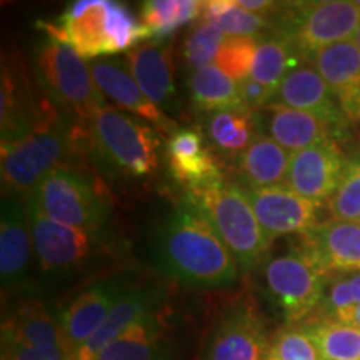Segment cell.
Wrapping results in <instances>:
<instances>
[{
  "label": "cell",
  "instance_id": "4",
  "mask_svg": "<svg viewBox=\"0 0 360 360\" xmlns=\"http://www.w3.org/2000/svg\"><path fill=\"white\" fill-rule=\"evenodd\" d=\"M282 15L274 22L276 32L285 35L297 57L310 60L322 49L355 37L360 7L347 0L283 4Z\"/></svg>",
  "mask_w": 360,
  "mask_h": 360
},
{
  "label": "cell",
  "instance_id": "26",
  "mask_svg": "<svg viewBox=\"0 0 360 360\" xmlns=\"http://www.w3.org/2000/svg\"><path fill=\"white\" fill-rule=\"evenodd\" d=\"M292 154L265 134H257L254 142L238 157V170L249 188L282 186L287 180Z\"/></svg>",
  "mask_w": 360,
  "mask_h": 360
},
{
  "label": "cell",
  "instance_id": "43",
  "mask_svg": "<svg viewBox=\"0 0 360 360\" xmlns=\"http://www.w3.org/2000/svg\"><path fill=\"white\" fill-rule=\"evenodd\" d=\"M262 360H277V359H276V357H274V355H272V354H270V352H269V354H267V355H265V357H264V359H262Z\"/></svg>",
  "mask_w": 360,
  "mask_h": 360
},
{
  "label": "cell",
  "instance_id": "22",
  "mask_svg": "<svg viewBox=\"0 0 360 360\" xmlns=\"http://www.w3.org/2000/svg\"><path fill=\"white\" fill-rule=\"evenodd\" d=\"M125 64L135 82L154 105L164 107L172 103L175 82L170 45L157 42L135 45L125 53Z\"/></svg>",
  "mask_w": 360,
  "mask_h": 360
},
{
  "label": "cell",
  "instance_id": "37",
  "mask_svg": "<svg viewBox=\"0 0 360 360\" xmlns=\"http://www.w3.org/2000/svg\"><path fill=\"white\" fill-rule=\"evenodd\" d=\"M269 352L277 360H322L317 345L302 323L278 330L270 340Z\"/></svg>",
  "mask_w": 360,
  "mask_h": 360
},
{
  "label": "cell",
  "instance_id": "31",
  "mask_svg": "<svg viewBox=\"0 0 360 360\" xmlns=\"http://www.w3.org/2000/svg\"><path fill=\"white\" fill-rule=\"evenodd\" d=\"M300 58L292 47L285 35L274 32L259 42L254 65L250 75L254 80L264 84L265 87L277 90L278 85L295 65L300 64Z\"/></svg>",
  "mask_w": 360,
  "mask_h": 360
},
{
  "label": "cell",
  "instance_id": "41",
  "mask_svg": "<svg viewBox=\"0 0 360 360\" xmlns=\"http://www.w3.org/2000/svg\"><path fill=\"white\" fill-rule=\"evenodd\" d=\"M347 323H350V326H354V327H357L360 330V304L352 310V314L349 315Z\"/></svg>",
  "mask_w": 360,
  "mask_h": 360
},
{
  "label": "cell",
  "instance_id": "25",
  "mask_svg": "<svg viewBox=\"0 0 360 360\" xmlns=\"http://www.w3.org/2000/svg\"><path fill=\"white\" fill-rule=\"evenodd\" d=\"M265 110H267V124H265L267 135L290 154L323 141H334V135L339 134L334 125L309 112L287 109L281 105H269Z\"/></svg>",
  "mask_w": 360,
  "mask_h": 360
},
{
  "label": "cell",
  "instance_id": "42",
  "mask_svg": "<svg viewBox=\"0 0 360 360\" xmlns=\"http://www.w3.org/2000/svg\"><path fill=\"white\" fill-rule=\"evenodd\" d=\"M354 40H355V44H357V47H359V51H360V25H359L357 32H355V37H354Z\"/></svg>",
  "mask_w": 360,
  "mask_h": 360
},
{
  "label": "cell",
  "instance_id": "28",
  "mask_svg": "<svg viewBox=\"0 0 360 360\" xmlns=\"http://www.w3.org/2000/svg\"><path fill=\"white\" fill-rule=\"evenodd\" d=\"M205 130L210 143L225 155L240 157L257 137L254 114L244 107L214 112L207 119Z\"/></svg>",
  "mask_w": 360,
  "mask_h": 360
},
{
  "label": "cell",
  "instance_id": "1",
  "mask_svg": "<svg viewBox=\"0 0 360 360\" xmlns=\"http://www.w3.org/2000/svg\"><path fill=\"white\" fill-rule=\"evenodd\" d=\"M165 276L192 289H219L237 281L240 265L214 227L193 207H179L157 237Z\"/></svg>",
  "mask_w": 360,
  "mask_h": 360
},
{
  "label": "cell",
  "instance_id": "29",
  "mask_svg": "<svg viewBox=\"0 0 360 360\" xmlns=\"http://www.w3.org/2000/svg\"><path fill=\"white\" fill-rule=\"evenodd\" d=\"M192 102L205 112H219L242 107L238 82L224 74L217 65L210 64L195 70L188 79Z\"/></svg>",
  "mask_w": 360,
  "mask_h": 360
},
{
  "label": "cell",
  "instance_id": "18",
  "mask_svg": "<svg viewBox=\"0 0 360 360\" xmlns=\"http://www.w3.org/2000/svg\"><path fill=\"white\" fill-rule=\"evenodd\" d=\"M300 249L327 277L360 272V224L326 220L302 236Z\"/></svg>",
  "mask_w": 360,
  "mask_h": 360
},
{
  "label": "cell",
  "instance_id": "20",
  "mask_svg": "<svg viewBox=\"0 0 360 360\" xmlns=\"http://www.w3.org/2000/svg\"><path fill=\"white\" fill-rule=\"evenodd\" d=\"M350 124L360 122V51L354 39L328 45L310 58Z\"/></svg>",
  "mask_w": 360,
  "mask_h": 360
},
{
  "label": "cell",
  "instance_id": "40",
  "mask_svg": "<svg viewBox=\"0 0 360 360\" xmlns=\"http://www.w3.org/2000/svg\"><path fill=\"white\" fill-rule=\"evenodd\" d=\"M2 360H47L37 350L29 347L24 342L13 339L2 332Z\"/></svg>",
  "mask_w": 360,
  "mask_h": 360
},
{
  "label": "cell",
  "instance_id": "44",
  "mask_svg": "<svg viewBox=\"0 0 360 360\" xmlns=\"http://www.w3.org/2000/svg\"><path fill=\"white\" fill-rule=\"evenodd\" d=\"M357 6H359V7H360V0H357Z\"/></svg>",
  "mask_w": 360,
  "mask_h": 360
},
{
  "label": "cell",
  "instance_id": "39",
  "mask_svg": "<svg viewBox=\"0 0 360 360\" xmlns=\"http://www.w3.org/2000/svg\"><path fill=\"white\" fill-rule=\"evenodd\" d=\"M238 94H240L242 107L255 114V112L272 105L276 90L265 87L264 84L257 82L252 77H247L238 82Z\"/></svg>",
  "mask_w": 360,
  "mask_h": 360
},
{
  "label": "cell",
  "instance_id": "34",
  "mask_svg": "<svg viewBox=\"0 0 360 360\" xmlns=\"http://www.w3.org/2000/svg\"><path fill=\"white\" fill-rule=\"evenodd\" d=\"M360 304V272L335 274L327 278L326 294L317 317L347 323L349 315Z\"/></svg>",
  "mask_w": 360,
  "mask_h": 360
},
{
  "label": "cell",
  "instance_id": "35",
  "mask_svg": "<svg viewBox=\"0 0 360 360\" xmlns=\"http://www.w3.org/2000/svg\"><path fill=\"white\" fill-rule=\"evenodd\" d=\"M225 39L227 35L214 22L200 17L199 20L193 22L186 40H184V60L193 69V72L204 69L215 60Z\"/></svg>",
  "mask_w": 360,
  "mask_h": 360
},
{
  "label": "cell",
  "instance_id": "16",
  "mask_svg": "<svg viewBox=\"0 0 360 360\" xmlns=\"http://www.w3.org/2000/svg\"><path fill=\"white\" fill-rule=\"evenodd\" d=\"M34 254L27 199L4 195L0 222V276L4 289H20L30 274Z\"/></svg>",
  "mask_w": 360,
  "mask_h": 360
},
{
  "label": "cell",
  "instance_id": "2",
  "mask_svg": "<svg viewBox=\"0 0 360 360\" xmlns=\"http://www.w3.org/2000/svg\"><path fill=\"white\" fill-rule=\"evenodd\" d=\"M188 204L212 225L242 270H254L265 262L272 240L260 227L245 191L222 177L188 188Z\"/></svg>",
  "mask_w": 360,
  "mask_h": 360
},
{
  "label": "cell",
  "instance_id": "12",
  "mask_svg": "<svg viewBox=\"0 0 360 360\" xmlns=\"http://www.w3.org/2000/svg\"><path fill=\"white\" fill-rule=\"evenodd\" d=\"M247 199L260 227L270 240L285 236H305L321 224V204L305 199L287 186L269 188H247Z\"/></svg>",
  "mask_w": 360,
  "mask_h": 360
},
{
  "label": "cell",
  "instance_id": "24",
  "mask_svg": "<svg viewBox=\"0 0 360 360\" xmlns=\"http://www.w3.org/2000/svg\"><path fill=\"white\" fill-rule=\"evenodd\" d=\"M170 174L177 182L193 188L222 179L217 162L204 137L193 129H179L167 142Z\"/></svg>",
  "mask_w": 360,
  "mask_h": 360
},
{
  "label": "cell",
  "instance_id": "38",
  "mask_svg": "<svg viewBox=\"0 0 360 360\" xmlns=\"http://www.w3.org/2000/svg\"><path fill=\"white\" fill-rule=\"evenodd\" d=\"M332 219L360 224V162L350 164L344 179L327 200Z\"/></svg>",
  "mask_w": 360,
  "mask_h": 360
},
{
  "label": "cell",
  "instance_id": "36",
  "mask_svg": "<svg viewBox=\"0 0 360 360\" xmlns=\"http://www.w3.org/2000/svg\"><path fill=\"white\" fill-rule=\"evenodd\" d=\"M257 47L259 42L255 37H227L215 57L214 65L236 82H240L250 75Z\"/></svg>",
  "mask_w": 360,
  "mask_h": 360
},
{
  "label": "cell",
  "instance_id": "5",
  "mask_svg": "<svg viewBox=\"0 0 360 360\" xmlns=\"http://www.w3.org/2000/svg\"><path fill=\"white\" fill-rule=\"evenodd\" d=\"M90 135L98 154L112 169L129 177H143L159 167V139L141 117L105 105L90 120Z\"/></svg>",
  "mask_w": 360,
  "mask_h": 360
},
{
  "label": "cell",
  "instance_id": "23",
  "mask_svg": "<svg viewBox=\"0 0 360 360\" xmlns=\"http://www.w3.org/2000/svg\"><path fill=\"white\" fill-rule=\"evenodd\" d=\"M160 304V297L154 287H135L129 289L114 305L110 314L98 327V330L90 337V340L79 350L74 360H97L107 345L117 337L124 334L135 322L142 321L147 315L155 314Z\"/></svg>",
  "mask_w": 360,
  "mask_h": 360
},
{
  "label": "cell",
  "instance_id": "27",
  "mask_svg": "<svg viewBox=\"0 0 360 360\" xmlns=\"http://www.w3.org/2000/svg\"><path fill=\"white\" fill-rule=\"evenodd\" d=\"M169 355L164 323L155 312L129 327L102 350L97 360H169Z\"/></svg>",
  "mask_w": 360,
  "mask_h": 360
},
{
  "label": "cell",
  "instance_id": "10",
  "mask_svg": "<svg viewBox=\"0 0 360 360\" xmlns=\"http://www.w3.org/2000/svg\"><path fill=\"white\" fill-rule=\"evenodd\" d=\"M34 254L39 269L49 276H67L84 267L97 254V232L80 231L45 217L32 200L27 199Z\"/></svg>",
  "mask_w": 360,
  "mask_h": 360
},
{
  "label": "cell",
  "instance_id": "13",
  "mask_svg": "<svg viewBox=\"0 0 360 360\" xmlns=\"http://www.w3.org/2000/svg\"><path fill=\"white\" fill-rule=\"evenodd\" d=\"M349 165L335 141H323L292 154L285 184L299 195L322 204L339 187Z\"/></svg>",
  "mask_w": 360,
  "mask_h": 360
},
{
  "label": "cell",
  "instance_id": "7",
  "mask_svg": "<svg viewBox=\"0 0 360 360\" xmlns=\"http://www.w3.org/2000/svg\"><path fill=\"white\" fill-rule=\"evenodd\" d=\"M35 69L51 97L82 120L94 119L105 96L97 87L85 62L70 45L49 37L35 51Z\"/></svg>",
  "mask_w": 360,
  "mask_h": 360
},
{
  "label": "cell",
  "instance_id": "11",
  "mask_svg": "<svg viewBox=\"0 0 360 360\" xmlns=\"http://www.w3.org/2000/svg\"><path fill=\"white\" fill-rule=\"evenodd\" d=\"M127 290L115 278L101 281L75 295V299L56 315L67 359H75Z\"/></svg>",
  "mask_w": 360,
  "mask_h": 360
},
{
  "label": "cell",
  "instance_id": "32",
  "mask_svg": "<svg viewBox=\"0 0 360 360\" xmlns=\"http://www.w3.org/2000/svg\"><path fill=\"white\" fill-rule=\"evenodd\" d=\"M199 0H148L142 4V25L150 37H167L179 27L202 17Z\"/></svg>",
  "mask_w": 360,
  "mask_h": 360
},
{
  "label": "cell",
  "instance_id": "19",
  "mask_svg": "<svg viewBox=\"0 0 360 360\" xmlns=\"http://www.w3.org/2000/svg\"><path fill=\"white\" fill-rule=\"evenodd\" d=\"M89 69L101 92L112 98L119 109L132 112L165 134L174 135L177 132V124L148 101L125 62L115 58H96L89 60Z\"/></svg>",
  "mask_w": 360,
  "mask_h": 360
},
{
  "label": "cell",
  "instance_id": "3",
  "mask_svg": "<svg viewBox=\"0 0 360 360\" xmlns=\"http://www.w3.org/2000/svg\"><path fill=\"white\" fill-rule=\"evenodd\" d=\"M69 129L56 107L25 137L2 143V186L6 195L29 199L70 152Z\"/></svg>",
  "mask_w": 360,
  "mask_h": 360
},
{
  "label": "cell",
  "instance_id": "21",
  "mask_svg": "<svg viewBox=\"0 0 360 360\" xmlns=\"http://www.w3.org/2000/svg\"><path fill=\"white\" fill-rule=\"evenodd\" d=\"M2 332L24 342L47 360H69L62 345L56 315L49 312L42 300L22 299L4 322Z\"/></svg>",
  "mask_w": 360,
  "mask_h": 360
},
{
  "label": "cell",
  "instance_id": "6",
  "mask_svg": "<svg viewBox=\"0 0 360 360\" xmlns=\"http://www.w3.org/2000/svg\"><path fill=\"white\" fill-rule=\"evenodd\" d=\"M264 290L289 326L302 323L321 307L327 276L302 249L270 257L262 265Z\"/></svg>",
  "mask_w": 360,
  "mask_h": 360
},
{
  "label": "cell",
  "instance_id": "15",
  "mask_svg": "<svg viewBox=\"0 0 360 360\" xmlns=\"http://www.w3.org/2000/svg\"><path fill=\"white\" fill-rule=\"evenodd\" d=\"M52 102L34 97L30 80L20 58L2 60V89H0V125L2 143L25 137L52 109Z\"/></svg>",
  "mask_w": 360,
  "mask_h": 360
},
{
  "label": "cell",
  "instance_id": "30",
  "mask_svg": "<svg viewBox=\"0 0 360 360\" xmlns=\"http://www.w3.org/2000/svg\"><path fill=\"white\" fill-rule=\"evenodd\" d=\"M321 352L322 360H360V330L332 319H309L302 322Z\"/></svg>",
  "mask_w": 360,
  "mask_h": 360
},
{
  "label": "cell",
  "instance_id": "9",
  "mask_svg": "<svg viewBox=\"0 0 360 360\" xmlns=\"http://www.w3.org/2000/svg\"><path fill=\"white\" fill-rule=\"evenodd\" d=\"M269 349L267 327L257 305L242 299L229 305L210 327L202 360H262Z\"/></svg>",
  "mask_w": 360,
  "mask_h": 360
},
{
  "label": "cell",
  "instance_id": "33",
  "mask_svg": "<svg viewBox=\"0 0 360 360\" xmlns=\"http://www.w3.org/2000/svg\"><path fill=\"white\" fill-rule=\"evenodd\" d=\"M202 17L214 22L227 37H255L272 25L270 17L247 12L236 0H209L204 2Z\"/></svg>",
  "mask_w": 360,
  "mask_h": 360
},
{
  "label": "cell",
  "instance_id": "8",
  "mask_svg": "<svg viewBox=\"0 0 360 360\" xmlns=\"http://www.w3.org/2000/svg\"><path fill=\"white\" fill-rule=\"evenodd\" d=\"M29 200L45 217L87 232H97L109 215V207L92 184L77 170L65 167L49 174Z\"/></svg>",
  "mask_w": 360,
  "mask_h": 360
},
{
  "label": "cell",
  "instance_id": "17",
  "mask_svg": "<svg viewBox=\"0 0 360 360\" xmlns=\"http://www.w3.org/2000/svg\"><path fill=\"white\" fill-rule=\"evenodd\" d=\"M272 105L309 112L334 125L339 132L350 124L332 90L310 60H302L283 77Z\"/></svg>",
  "mask_w": 360,
  "mask_h": 360
},
{
  "label": "cell",
  "instance_id": "14",
  "mask_svg": "<svg viewBox=\"0 0 360 360\" xmlns=\"http://www.w3.org/2000/svg\"><path fill=\"white\" fill-rule=\"evenodd\" d=\"M109 0H79L70 4L57 22L40 24L49 37L70 45L82 58L110 56Z\"/></svg>",
  "mask_w": 360,
  "mask_h": 360
}]
</instances>
